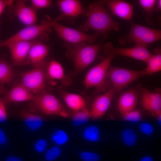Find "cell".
<instances>
[{
	"instance_id": "6da1fadb",
	"label": "cell",
	"mask_w": 161,
	"mask_h": 161,
	"mask_svg": "<svg viewBox=\"0 0 161 161\" xmlns=\"http://www.w3.org/2000/svg\"><path fill=\"white\" fill-rule=\"evenodd\" d=\"M104 5L103 0L95 1L89 4L86 10V20L80 26V30L87 32L92 30L105 38L111 30H118L120 23L112 18Z\"/></svg>"
},
{
	"instance_id": "7a4b0ae2",
	"label": "cell",
	"mask_w": 161,
	"mask_h": 161,
	"mask_svg": "<svg viewBox=\"0 0 161 161\" xmlns=\"http://www.w3.org/2000/svg\"><path fill=\"white\" fill-rule=\"evenodd\" d=\"M66 56L73 62L75 71L80 72L86 69L95 60L102 48L101 43L89 45L86 42L76 44L66 43Z\"/></svg>"
},
{
	"instance_id": "3957f363",
	"label": "cell",
	"mask_w": 161,
	"mask_h": 161,
	"mask_svg": "<svg viewBox=\"0 0 161 161\" xmlns=\"http://www.w3.org/2000/svg\"><path fill=\"white\" fill-rule=\"evenodd\" d=\"M161 39V30L131 23L129 33L125 37L120 38L119 41L122 44L133 42L137 45L147 47L149 44Z\"/></svg>"
},
{
	"instance_id": "277c9868",
	"label": "cell",
	"mask_w": 161,
	"mask_h": 161,
	"mask_svg": "<svg viewBox=\"0 0 161 161\" xmlns=\"http://www.w3.org/2000/svg\"><path fill=\"white\" fill-rule=\"evenodd\" d=\"M145 75V70H134L111 65L107 75L115 93L120 92L129 84Z\"/></svg>"
},
{
	"instance_id": "5b68a950",
	"label": "cell",
	"mask_w": 161,
	"mask_h": 161,
	"mask_svg": "<svg viewBox=\"0 0 161 161\" xmlns=\"http://www.w3.org/2000/svg\"><path fill=\"white\" fill-rule=\"evenodd\" d=\"M33 101V110L48 115H59L64 117L69 115L58 98L49 93H41Z\"/></svg>"
},
{
	"instance_id": "8992f818",
	"label": "cell",
	"mask_w": 161,
	"mask_h": 161,
	"mask_svg": "<svg viewBox=\"0 0 161 161\" xmlns=\"http://www.w3.org/2000/svg\"><path fill=\"white\" fill-rule=\"evenodd\" d=\"M48 20L40 24H34L27 26L8 39L0 42V48L14 43L33 40L45 32L51 31L52 20L49 17Z\"/></svg>"
},
{
	"instance_id": "52a82bcc",
	"label": "cell",
	"mask_w": 161,
	"mask_h": 161,
	"mask_svg": "<svg viewBox=\"0 0 161 161\" xmlns=\"http://www.w3.org/2000/svg\"><path fill=\"white\" fill-rule=\"evenodd\" d=\"M106 57L88 72L84 83L86 89L93 87L101 88L105 84L106 78L110 64L114 57L105 55Z\"/></svg>"
},
{
	"instance_id": "ba28073f",
	"label": "cell",
	"mask_w": 161,
	"mask_h": 161,
	"mask_svg": "<svg viewBox=\"0 0 161 161\" xmlns=\"http://www.w3.org/2000/svg\"><path fill=\"white\" fill-rule=\"evenodd\" d=\"M45 61L34 66L31 70L23 72L21 75V84L33 94H40L45 87Z\"/></svg>"
},
{
	"instance_id": "9c48e42d",
	"label": "cell",
	"mask_w": 161,
	"mask_h": 161,
	"mask_svg": "<svg viewBox=\"0 0 161 161\" xmlns=\"http://www.w3.org/2000/svg\"><path fill=\"white\" fill-rule=\"evenodd\" d=\"M52 27L66 43L74 44L87 42L93 44L97 40L99 35L96 33L92 35L86 34L58 23L55 20H52Z\"/></svg>"
},
{
	"instance_id": "30bf717a",
	"label": "cell",
	"mask_w": 161,
	"mask_h": 161,
	"mask_svg": "<svg viewBox=\"0 0 161 161\" xmlns=\"http://www.w3.org/2000/svg\"><path fill=\"white\" fill-rule=\"evenodd\" d=\"M103 49L105 55H111L114 57L117 55L128 57L146 63L153 55L147 47L137 45L131 48H118L109 41L104 45Z\"/></svg>"
},
{
	"instance_id": "8fae6325",
	"label": "cell",
	"mask_w": 161,
	"mask_h": 161,
	"mask_svg": "<svg viewBox=\"0 0 161 161\" xmlns=\"http://www.w3.org/2000/svg\"><path fill=\"white\" fill-rule=\"evenodd\" d=\"M58 4L61 14L55 20L56 21L66 19H73L81 15H85L86 10L84 9L80 2L77 0H61Z\"/></svg>"
},
{
	"instance_id": "7c38bea8",
	"label": "cell",
	"mask_w": 161,
	"mask_h": 161,
	"mask_svg": "<svg viewBox=\"0 0 161 161\" xmlns=\"http://www.w3.org/2000/svg\"><path fill=\"white\" fill-rule=\"evenodd\" d=\"M114 93L113 88H110L95 99L89 111L90 118L97 119L103 116L110 106Z\"/></svg>"
},
{
	"instance_id": "4fadbf2b",
	"label": "cell",
	"mask_w": 161,
	"mask_h": 161,
	"mask_svg": "<svg viewBox=\"0 0 161 161\" xmlns=\"http://www.w3.org/2000/svg\"><path fill=\"white\" fill-rule=\"evenodd\" d=\"M103 1L113 15L128 21L131 19L133 8L130 3L120 0H105Z\"/></svg>"
},
{
	"instance_id": "5bb4252c",
	"label": "cell",
	"mask_w": 161,
	"mask_h": 161,
	"mask_svg": "<svg viewBox=\"0 0 161 161\" xmlns=\"http://www.w3.org/2000/svg\"><path fill=\"white\" fill-rule=\"evenodd\" d=\"M37 95L30 92L21 83L13 86L2 100L4 103L27 101H34Z\"/></svg>"
},
{
	"instance_id": "9a60e30c",
	"label": "cell",
	"mask_w": 161,
	"mask_h": 161,
	"mask_svg": "<svg viewBox=\"0 0 161 161\" xmlns=\"http://www.w3.org/2000/svg\"><path fill=\"white\" fill-rule=\"evenodd\" d=\"M35 41H19L11 44L6 46L10 50L15 65H23L31 46Z\"/></svg>"
},
{
	"instance_id": "2e32d148",
	"label": "cell",
	"mask_w": 161,
	"mask_h": 161,
	"mask_svg": "<svg viewBox=\"0 0 161 161\" xmlns=\"http://www.w3.org/2000/svg\"><path fill=\"white\" fill-rule=\"evenodd\" d=\"M141 104L143 108L153 114L161 111V95L157 92L145 89L142 92Z\"/></svg>"
},
{
	"instance_id": "e0dca14e",
	"label": "cell",
	"mask_w": 161,
	"mask_h": 161,
	"mask_svg": "<svg viewBox=\"0 0 161 161\" xmlns=\"http://www.w3.org/2000/svg\"><path fill=\"white\" fill-rule=\"evenodd\" d=\"M15 13L20 20L27 26L35 24L37 20L35 10L21 0L16 1Z\"/></svg>"
},
{
	"instance_id": "ac0fdd59",
	"label": "cell",
	"mask_w": 161,
	"mask_h": 161,
	"mask_svg": "<svg viewBox=\"0 0 161 161\" xmlns=\"http://www.w3.org/2000/svg\"><path fill=\"white\" fill-rule=\"evenodd\" d=\"M137 92L131 89L122 93L120 96L118 101V108L122 114L134 109L137 105L138 99Z\"/></svg>"
},
{
	"instance_id": "d6986e66",
	"label": "cell",
	"mask_w": 161,
	"mask_h": 161,
	"mask_svg": "<svg viewBox=\"0 0 161 161\" xmlns=\"http://www.w3.org/2000/svg\"><path fill=\"white\" fill-rule=\"evenodd\" d=\"M50 47L43 43L35 41L31 46L27 58L34 66L44 61L49 54Z\"/></svg>"
},
{
	"instance_id": "ffe728a7",
	"label": "cell",
	"mask_w": 161,
	"mask_h": 161,
	"mask_svg": "<svg viewBox=\"0 0 161 161\" xmlns=\"http://www.w3.org/2000/svg\"><path fill=\"white\" fill-rule=\"evenodd\" d=\"M61 95L67 106L75 112L85 107L86 102L80 95L63 91Z\"/></svg>"
},
{
	"instance_id": "44dd1931",
	"label": "cell",
	"mask_w": 161,
	"mask_h": 161,
	"mask_svg": "<svg viewBox=\"0 0 161 161\" xmlns=\"http://www.w3.org/2000/svg\"><path fill=\"white\" fill-rule=\"evenodd\" d=\"M20 115L25 124L31 131L37 130L42 125L43 119L40 116L32 114L26 110L22 111Z\"/></svg>"
},
{
	"instance_id": "7402d4cb",
	"label": "cell",
	"mask_w": 161,
	"mask_h": 161,
	"mask_svg": "<svg viewBox=\"0 0 161 161\" xmlns=\"http://www.w3.org/2000/svg\"><path fill=\"white\" fill-rule=\"evenodd\" d=\"M154 52L156 54H153L146 63L147 65L145 69L146 75H151L161 70V49L157 48Z\"/></svg>"
},
{
	"instance_id": "603a6c76",
	"label": "cell",
	"mask_w": 161,
	"mask_h": 161,
	"mask_svg": "<svg viewBox=\"0 0 161 161\" xmlns=\"http://www.w3.org/2000/svg\"><path fill=\"white\" fill-rule=\"evenodd\" d=\"M13 76L12 66L4 59H0V84L9 83Z\"/></svg>"
},
{
	"instance_id": "cb8c5ba5",
	"label": "cell",
	"mask_w": 161,
	"mask_h": 161,
	"mask_svg": "<svg viewBox=\"0 0 161 161\" xmlns=\"http://www.w3.org/2000/svg\"><path fill=\"white\" fill-rule=\"evenodd\" d=\"M47 74L51 78L58 80H64L65 76L62 65L54 59L51 61L48 66Z\"/></svg>"
},
{
	"instance_id": "d4e9b609",
	"label": "cell",
	"mask_w": 161,
	"mask_h": 161,
	"mask_svg": "<svg viewBox=\"0 0 161 161\" xmlns=\"http://www.w3.org/2000/svg\"><path fill=\"white\" fill-rule=\"evenodd\" d=\"M89 118V111L85 107L75 112L72 116V123L75 126H78L87 123Z\"/></svg>"
},
{
	"instance_id": "484cf974",
	"label": "cell",
	"mask_w": 161,
	"mask_h": 161,
	"mask_svg": "<svg viewBox=\"0 0 161 161\" xmlns=\"http://www.w3.org/2000/svg\"><path fill=\"white\" fill-rule=\"evenodd\" d=\"M99 130L95 126H91L87 127L83 133L85 139L91 142L97 141L99 140Z\"/></svg>"
},
{
	"instance_id": "4316f807",
	"label": "cell",
	"mask_w": 161,
	"mask_h": 161,
	"mask_svg": "<svg viewBox=\"0 0 161 161\" xmlns=\"http://www.w3.org/2000/svg\"><path fill=\"white\" fill-rule=\"evenodd\" d=\"M122 136L125 143L127 145H134L137 140V137L134 131L130 129L124 130L122 133Z\"/></svg>"
},
{
	"instance_id": "83f0119b",
	"label": "cell",
	"mask_w": 161,
	"mask_h": 161,
	"mask_svg": "<svg viewBox=\"0 0 161 161\" xmlns=\"http://www.w3.org/2000/svg\"><path fill=\"white\" fill-rule=\"evenodd\" d=\"M123 118L125 120L137 123L142 119L140 112L138 110L133 109L122 114Z\"/></svg>"
},
{
	"instance_id": "f1b7e54d",
	"label": "cell",
	"mask_w": 161,
	"mask_h": 161,
	"mask_svg": "<svg viewBox=\"0 0 161 161\" xmlns=\"http://www.w3.org/2000/svg\"><path fill=\"white\" fill-rule=\"evenodd\" d=\"M52 139L57 144L62 145L67 142L68 137L64 131L58 130L53 135Z\"/></svg>"
},
{
	"instance_id": "f546056e",
	"label": "cell",
	"mask_w": 161,
	"mask_h": 161,
	"mask_svg": "<svg viewBox=\"0 0 161 161\" xmlns=\"http://www.w3.org/2000/svg\"><path fill=\"white\" fill-rule=\"evenodd\" d=\"M138 1L140 5L146 13H150L153 11L156 0H139Z\"/></svg>"
},
{
	"instance_id": "4dcf8cb0",
	"label": "cell",
	"mask_w": 161,
	"mask_h": 161,
	"mask_svg": "<svg viewBox=\"0 0 161 161\" xmlns=\"http://www.w3.org/2000/svg\"><path fill=\"white\" fill-rule=\"evenodd\" d=\"M61 152V148L58 146H55L47 151L45 155V157L47 160L52 161L58 157Z\"/></svg>"
},
{
	"instance_id": "1f68e13d",
	"label": "cell",
	"mask_w": 161,
	"mask_h": 161,
	"mask_svg": "<svg viewBox=\"0 0 161 161\" xmlns=\"http://www.w3.org/2000/svg\"><path fill=\"white\" fill-rule=\"evenodd\" d=\"M32 7L35 10L48 8L51 4L49 0H32Z\"/></svg>"
},
{
	"instance_id": "d6a6232c",
	"label": "cell",
	"mask_w": 161,
	"mask_h": 161,
	"mask_svg": "<svg viewBox=\"0 0 161 161\" xmlns=\"http://www.w3.org/2000/svg\"><path fill=\"white\" fill-rule=\"evenodd\" d=\"M80 157L83 161H98L99 159V156L97 154L88 151L82 152Z\"/></svg>"
},
{
	"instance_id": "836d02e7",
	"label": "cell",
	"mask_w": 161,
	"mask_h": 161,
	"mask_svg": "<svg viewBox=\"0 0 161 161\" xmlns=\"http://www.w3.org/2000/svg\"><path fill=\"white\" fill-rule=\"evenodd\" d=\"M47 146V143L46 141L44 139H41L38 141L36 143L35 148L37 151L41 153L45 150Z\"/></svg>"
},
{
	"instance_id": "e575fe53",
	"label": "cell",
	"mask_w": 161,
	"mask_h": 161,
	"mask_svg": "<svg viewBox=\"0 0 161 161\" xmlns=\"http://www.w3.org/2000/svg\"><path fill=\"white\" fill-rule=\"evenodd\" d=\"M140 129L141 131L146 135H150L153 131L152 126L147 123H143L140 126Z\"/></svg>"
},
{
	"instance_id": "d590c367",
	"label": "cell",
	"mask_w": 161,
	"mask_h": 161,
	"mask_svg": "<svg viewBox=\"0 0 161 161\" xmlns=\"http://www.w3.org/2000/svg\"><path fill=\"white\" fill-rule=\"evenodd\" d=\"M4 104L2 100L0 99V123L4 122L7 118Z\"/></svg>"
},
{
	"instance_id": "8d00e7d4",
	"label": "cell",
	"mask_w": 161,
	"mask_h": 161,
	"mask_svg": "<svg viewBox=\"0 0 161 161\" xmlns=\"http://www.w3.org/2000/svg\"><path fill=\"white\" fill-rule=\"evenodd\" d=\"M13 1L10 0H0V15L5 7L7 6L10 5Z\"/></svg>"
},
{
	"instance_id": "74e56055",
	"label": "cell",
	"mask_w": 161,
	"mask_h": 161,
	"mask_svg": "<svg viewBox=\"0 0 161 161\" xmlns=\"http://www.w3.org/2000/svg\"><path fill=\"white\" fill-rule=\"evenodd\" d=\"M6 141L5 135L2 130L0 128V144L4 143Z\"/></svg>"
},
{
	"instance_id": "f35d334b",
	"label": "cell",
	"mask_w": 161,
	"mask_h": 161,
	"mask_svg": "<svg viewBox=\"0 0 161 161\" xmlns=\"http://www.w3.org/2000/svg\"><path fill=\"white\" fill-rule=\"evenodd\" d=\"M6 161H22L20 159L16 157L10 156L6 160Z\"/></svg>"
},
{
	"instance_id": "ab89813d",
	"label": "cell",
	"mask_w": 161,
	"mask_h": 161,
	"mask_svg": "<svg viewBox=\"0 0 161 161\" xmlns=\"http://www.w3.org/2000/svg\"><path fill=\"white\" fill-rule=\"evenodd\" d=\"M157 119L158 120V122L160 126H161V111L157 113L156 114Z\"/></svg>"
},
{
	"instance_id": "60d3db41",
	"label": "cell",
	"mask_w": 161,
	"mask_h": 161,
	"mask_svg": "<svg viewBox=\"0 0 161 161\" xmlns=\"http://www.w3.org/2000/svg\"><path fill=\"white\" fill-rule=\"evenodd\" d=\"M6 90L4 85L0 84V95L5 92Z\"/></svg>"
},
{
	"instance_id": "b9f144b4",
	"label": "cell",
	"mask_w": 161,
	"mask_h": 161,
	"mask_svg": "<svg viewBox=\"0 0 161 161\" xmlns=\"http://www.w3.org/2000/svg\"><path fill=\"white\" fill-rule=\"evenodd\" d=\"M140 161H153V160L151 157L147 156L142 158Z\"/></svg>"
},
{
	"instance_id": "7bdbcfd3",
	"label": "cell",
	"mask_w": 161,
	"mask_h": 161,
	"mask_svg": "<svg viewBox=\"0 0 161 161\" xmlns=\"http://www.w3.org/2000/svg\"><path fill=\"white\" fill-rule=\"evenodd\" d=\"M157 10H160L161 9V0H159L157 1Z\"/></svg>"
}]
</instances>
